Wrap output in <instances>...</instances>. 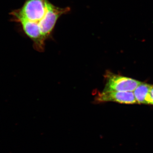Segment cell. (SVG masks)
Wrapping results in <instances>:
<instances>
[{"mask_svg":"<svg viewBox=\"0 0 153 153\" xmlns=\"http://www.w3.org/2000/svg\"><path fill=\"white\" fill-rule=\"evenodd\" d=\"M151 85L145 82H141L134 91L135 98L138 104H146L147 97Z\"/></svg>","mask_w":153,"mask_h":153,"instance_id":"obj_4","label":"cell"},{"mask_svg":"<svg viewBox=\"0 0 153 153\" xmlns=\"http://www.w3.org/2000/svg\"><path fill=\"white\" fill-rule=\"evenodd\" d=\"M146 102L147 105H153V85H151L150 89L148 94Z\"/></svg>","mask_w":153,"mask_h":153,"instance_id":"obj_5","label":"cell"},{"mask_svg":"<svg viewBox=\"0 0 153 153\" xmlns=\"http://www.w3.org/2000/svg\"><path fill=\"white\" fill-rule=\"evenodd\" d=\"M105 91L133 92L141 82L136 79L106 71L105 74Z\"/></svg>","mask_w":153,"mask_h":153,"instance_id":"obj_2","label":"cell"},{"mask_svg":"<svg viewBox=\"0 0 153 153\" xmlns=\"http://www.w3.org/2000/svg\"><path fill=\"white\" fill-rule=\"evenodd\" d=\"M71 11L69 7H57L49 0H25L20 8L11 12L13 22L19 24L34 48L43 52L45 41L52 38L58 19Z\"/></svg>","mask_w":153,"mask_h":153,"instance_id":"obj_1","label":"cell"},{"mask_svg":"<svg viewBox=\"0 0 153 153\" xmlns=\"http://www.w3.org/2000/svg\"><path fill=\"white\" fill-rule=\"evenodd\" d=\"M95 103L116 102L122 104H133L137 103L133 92L105 91L99 92L94 99Z\"/></svg>","mask_w":153,"mask_h":153,"instance_id":"obj_3","label":"cell"}]
</instances>
